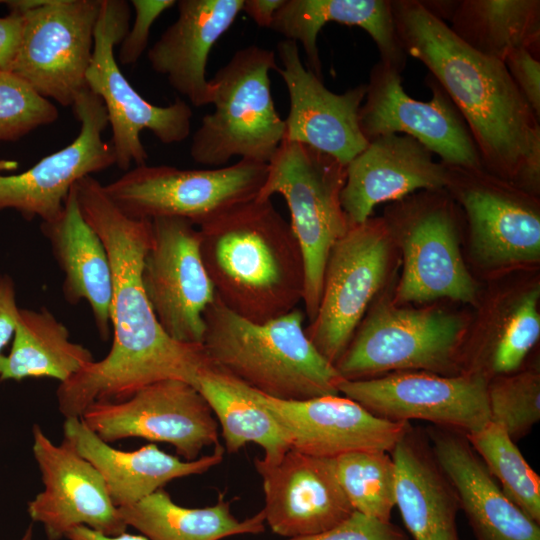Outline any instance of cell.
I'll use <instances>...</instances> for the list:
<instances>
[{
	"instance_id": "obj_16",
	"label": "cell",
	"mask_w": 540,
	"mask_h": 540,
	"mask_svg": "<svg viewBox=\"0 0 540 540\" xmlns=\"http://www.w3.org/2000/svg\"><path fill=\"white\" fill-rule=\"evenodd\" d=\"M72 108L80 122L77 137L24 172L0 174V210L14 209L27 220H52L79 180L115 165L111 142L103 138L109 123L100 98L86 89Z\"/></svg>"
},
{
	"instance_id": "obj_28",
	"label": "cell",
	"mask_w": 540,
	"mask_h": 540,
	"mask_svg": "<svg viewBox=\"0 0 540 540\" xmlns=\"http://www.w3.org/2000/svg\"><path fill=\"white\" fill-rule=\"evenodd\" d=\"M40 229L64 274L62 291L66 301H86L99 336L106 340L111 327V264L101 238L82 214L75 185L61 212L52 220L41 222Z\"/></svg>"
},
{
	"instance_id": "obj_13",
	"label": "cell",
	"mask_w": 540,
	"mask_h": 540,
	"mask_svg": "<svg viewBox=\"0 0 540 540\" xmlns=\"http://www.w3.org/2000/svg\"><path fill=\"white\" fill-rule=\"evenodd\" d=\"M151 228L141 273L147 299L171 338L202 345L204 315L216 292L202 259L199 229L168 217L151 220Z\"/></svg>"
},
{
	"instance_id": "obj_29",
	"label": "cell",
	"mask_w": 540,
	"mask_h": 540,
	"mask_svg": "<svg viewBox=\"0 0 540 540\" xmlns=\"http://www.w3.org/2000/svg\"><path fill=\"white\" fill-rule=\"evenodd\" d=\"M329 22L363 29L376 44L380 61L402 72L407 55L396 31L391 0H285L270 29L300 42L308 69L322 79L317 38Z\"/></svg>"
},
{
	"instance_id": "obj_27",
	"label": "cell",
	"mask_w": 540,
	"mask_h": 540,
	"mask_svg": "<svg viewBox=\"0 0 540 540\" xmlns=\"http://www.w3.org/2000/svg\"><path fill=\"white\" fill-rule=\"evenodd\" d=\"M390 455L395 466V506L413 539L459 540V499L426 432L410 426Z\"/></svg>"
},
{
	"instance_id": "obj_36",
	"label": "cell",
	"mask_w": 540,
	"mask_h": 540,
	"mask_svg": "<svg viewBox=\"0 0 540 540\" xmlns=\"http://www.w3.org/2000/svg\"><path fill=\"white\" fill-rule=\"evenodd\" d=\"M490 421L501 425L513 442L526 436L540 419V374L527 370L498 375L487 385Z\"/></svg>"
},
{
	"instance_id": "obj_2",
	"label": "cell",
	"mask_w": 540,
	"mask_h": 540,
	"mask_svg": "<svg viewBox=\"0 0 540 540\" xmlns=\"http://www.w3.org/2000/svg\"><path fill=\"white\" fill-rule=\"evenodd\" d=\"M406 55L422 62L463 118L491 174L535 195L540 185V124L505 64L461 41L418 0H392Z\"/></svg>"
},
{
	"instance_id": "obj_19",
	"label": "cell",
	"mask_w": 540,
	"mask_h": 540,
	"mask_svg": "<svg viewBox=\"0 0 540 540\" xmlns=\"http://www.w3.org/2000/svg\"><path fill=\"white\" fill-rule=\"evenodd\" d=\"M435 191L402 206L393 217L402 231L404 255L397 297L405 302L445 297L472 303L477 287L460 254L457 219L451 203L434 197Z\"/></svg>"
},
{
	"instance_id": "obj_7",
	"label": "cell",
	"mask_w": 540,
	"mask_h": 540,
	"mask_svg": "<svg viewBox=\"0 0 540 540\" xmlns=\"http://www.w3.org/2000/svg\"><path fill=\"white\" fill-rule=\"evenodd\" d=\"M267 168L268 163L245 159L219 168L190 170L146 163L124 172L104 185V190L131 218H182L199 227L257 197Z\"/></svg>"
},
{
	"instance_id": "obj_9",
	"label": "cell",
	"mask_w": 540,
	"mask_h": 540,
	"mask_svg": "<svg viewBox=\"0 0 540 540\" xmlns=\"http://www.w3.org/2000/svg\"><path fill=\"white\" fill-rule=\"evenodd\" d=\"M359 325L334 364L342 379L364 380L399 371L458 375L464 333L459 317L380 303Z\"/></svg>"
},
{
	"instance_id": "obj_41",
	"label": "cell",
	"mask_w": 540,
	"mask_h": 540,
	"mask_svg": "<svg viewBox=\"0 0 540 540\" xmlns=\"http://www.w3.org/2000/svg\"><path fill=\"white\" fill-rule=\"evenodd\" d=\"M520 93L540 118V61L528 49L511 51L503 62Z\"/></svg>"
},
{
	"instance_id": "obj_25",
	"label": "cell",
	"mask_w": 540,
	"mask_h": 540,
	"mask_svg": "<svg viewBox=\"0 0 540 540\" xmlns=\"http://www.w3.org/2000/svg\"><path fill=\"white\" fill-rule=\"evenodd\" d=\"M244 0H180L178 17L149 48L151 68L195 107L212 104L206 78L212 47L242 12Z\"/></svg>"
},
{
	"instance_id": "obj_45",
	"label": "cell",
	"mask_w": 540,
	"mask_h": 540,
	"mask_svg": "<svg viewBox=\"0 0 540 540\" xmlns=\"http://www.w3.org/2000/svg\"><path fill=\"white\" fill-rule=\"evenodd\" d=\"M65 538L67 540H149L143 535L122 533L116 536H107L85 526H78L70 530Z\"/></svg>"
},
{
	"instance_id": "obj_24",
	"label": "cell",
	"mask_w": 540,
	"mask_h": 540,
	"mask_svg": "<svg viewBox=\"0 0 540 540\" xmlns=\"http://www.w3.org/2000/svg\"><path fill=\"white\" fill-rule=\"evenodd\" d=\"M425 432L477 540H540L539 524L504 494L466 434L439 426Z\"/></svg>"
},
{
	"instance_id": "obj_23",
	"label": "cell",
	"mask_w": 540,
	"mask_h": 540,
	"mask_svg": "<svg viewBox=\"0 0 540 540\" xmlns=\"http://www.w3.org/2000/svg\"><path fill=\"white\" fill-rule=\"evenodd\" d=\"M447 183V165L435 161L420 142L407 135H381L346 165L341 206L350 226L359 225L380 203L403 200L419 189H445Z\"/></svg>"
},
{
	"instance_id": "obj_12",
	"label": "cell",
	"mask_w": 540,
	"mask_h": 540,
	"mask_svg": "<svg viewBox=\"0 0 540 540\" xmlns=\"http://www.w3.org/2000/svg\"><path fill=\"white\" fill-rule=\"evenodd\" d=\"M211 407L192 384L167 379L149 384L129 398L91 404L82 421L103 441L127 438L171 444L186 461L218 445V422Z\"/></svg>"
},
{
	"instance_id": "obj_5",
	"label": "cell",
	"mask_w": 540,
	"mask_h": 540,
	"mask_svg": "<svg viewBox=\"0 0 540 540\" xmlns=\"http://www.w3.org/2000/svg\"><path fill=\"white\" fill-rule=\"evenodd\" d=\"M277 68L274 51L254 44L219 68L209 80L215 109L192 136L189 153L196 163L219 168L235 156L260 163L272 159L285 135L269 76Z\"/></svg>"
},
{
	"instance_id": "obj_47",
	"label": "cell",
	"mask_w": 540,
	"mask_h": 540,
	"mask_svg": "<svg viewBox=\"0 0 540 540\" xmlns=\"http://www.w3.org/2000/svg\"><path fill=\"white\" fill-rule=\"evenodd\" d=\"M32 537H33V530H32V526L30 525L24 535L22 536V538L20 540H32Z\"/></svg>"
},
{
	"instance_id": "obj_33",
	"label": "cell",
	"mask_w": 540,
	"mask_h": 540,
	"mask_svg": "<svg viewBox=\"0 0 540 540\" xmlns=\"http://www.w3.org/2000/svg\"><path fill=\"white\" fill-rule=\"evenodd\" d=\"M118 511L127 527H134L149 540H220L261 533L265 523L262 510L239 521L223 496L213 506L187 508L176 504L163 488Z\"/></svg>"
},
{
	"instance_id": "obj_21",
	"label": "cell",
	"mask_w": 540,
	"mask_h": 540,
	"mask_svg": "<svg viewBox=\"0 0 540 540\" xmlns=\"http://www.w3.org/2000/svg\"><path fill=\"white\" fill-rule=\"evenodd\" d=\"M277 52L282 66L276 71L290 99L284 139L310 146L346 166L368 144L358 119L366 84L334 93L304 67L295 41H280Z\"/></svg>"
},
{
	"instance_id": "obj_8",
	"label": "cell",
	"mask_w": 540,
	"mask_h": 540,
	"mask_svg": "<svg viewBox=\"0 0 540 540\" xmlns=\"http://www.w3.org/2000/svg\"><path fill=\"white\" fill-rule=\"evenodd\" d=\"M126 1L101 0L94 46L86 73L88 89L103 102L111 127L115 165L124 172L146 164L148 153L141 132L151 131L164 144L183 142L191 132L193 111L183 100L156 106L144 99L121 72L114 54L129 29Z\"/></svg>"
},
{
	"instance_id": "obj_46",
	"label": "cell",
	"mask_w": 540,
	"mask_h": 540,
	"mask_svg": "<svg viewBox=\"0 0 540 540\" xmlns=\"http://www.w3.org/2000/svg\"><path fill=\"white\" fill-rule=\"evenodd\" d=\"M18 168V162L14 160L0 159V172L1 171H13Z\"/></svg>"
},
{
	"instance_id": "obj_20",
	"label": "cell",
	"mask_w": 540,
	"mask_h": 540,
	"mask_svg": "<svg viewBox=\"0 0 540 540\" xmlns=\"http://www.w3.org/2000/svg\"><path fill=\"white\" fill-rule=\"evenodd\" d=\"M262 479L265 522L286 538L329 530L348 519L354 509L336 472L335 458L288 449L275 463L255 458Z\"/></svg>"
},
{
	"instance_id": "obj_32",
	"label": "cell",
	"mask_w": 540,
	"mask_h": 540,
	"mask_svg": "<svg viewBox=\"0 0 540 540\" xmlns=\"http://www.w3.org/2000/svg\"><path fill=\"white\" fill-rule=\"evenodd\" d=\"M208 402L222 428L228 453H236L248 443L264 450L261 460L277 462L290 449L279 424L259 401L256 391L211 363L195 386Z\"/></svg>"
},
{
	"instance_id": "obj_31",
	"label": "cell",
	"mask_w": 540,
	"mask_h": 540,
	"mask_svg": "<svg viewBox=\"0 0 540 540\" xmlns=\"http://www.w3.org/2000/svg\"><path fill=\"white\" fill-rule=\"evenodd\" d=\"M94 360L47 308H19L11 350L0 356V382L52 378L64 383Z\"/></svg>"
},
{
	"instance_id": "obj_1",
	"label": "cell",
	"mask_w": 540,
	"mask_h": 540,
	"mask_svg": "<svg viewBox=\"0 0 540 540\" xmlns=\"http://www.w3.org/2000/svg\"><path fill=\"white\" fill-rule=\"evenodd\" d=\"M80 209L101 238L112 270L109 353L92 361L56 390L65 418H80L93 403L122 401L141 388L167 379L196 386L212 361L203 345L171 338L159 324L145 294L141 273L151 242V221L123 213L104 185L92 176L75 184Z\"/></svg>"
},
{
	"instance_id": "obj_14",
	"label": "cell",
	"mask_w": 540,
	"mask_h": 540,
	"mask_svg": "<svg viewBox=\"0 0 540 540\" xmlns=\"http://www.w3.org/2000/svg\"><path fill=\"white\" fill-rule=\"evenodd\" d=\"M487 385V377L479 372L447 376L399 371L364 380L343 379L338 390L377 417L424 420L469 434L490 421Z\"/></svg>"
},
{
	"instance_id": "obj_43",
	"label": "cell",
	"mask_w": 540,
	"mask_h": 540,
	"mask_svg": "<svg viewBox=\"0 0 540 540\" xmlns=\"http://www.w3.org/2000/svg\"><path fill=\"white\" fill-rule=\"evenodd\" d=\"M18 312L13 280L7 275L0 276V356L13 338Z\"/></svg>"
},
{
	"instance_id": "obj_44",
	"label": "cell",
	"mask_w": 540,
	"mask_h": 540,
	"mask_svg": "<svg viewBox=\"0 0 540 540\" xmlns=\"http://www.w3.org/2000/svg\"><path fill=\"white\" fill-rule=\"evenodd\" d=\"M285 0H244L242 11L259 27L270 28L277 10Z\"/></svg>"
},
{
	"instance_id": "obj_22",
	"label": "cell",
	"mask_w": 540,
	"mask_h": 540,
	"mask_svg": "<svg viewBox=\"0 0 540 540\" xmlns=\"http://www.w3.org/2000/svg\"><path fill=\"white\" fill-rule=\"evenodd\" d=\"M255 391L279 424L289 447L308 455L336 458L359 450L390 453L411 426L409 422L377 417L345 396L283 401Z\"/></svg>"
},
{
	"instance_id": "obj_18",
	"label": "cell",
	"mask_w": 540,
	"mask_h": 540,
	"mask_svg": "<svg viewBox=\"0 0 540 540\" xmlns=\"http://www.w3.org/2000/svg\"><path fill=\"white\" fill-rule=\"evenodd\" d=\"M32 434L44 488L28 502L27 512L43 525L47 538L60 540L78 526L107 536L126 532L99 471L66 443H53L38 424Z\"/></svg>"
},
{
	"instance_id": "obj_34",
	"label": "cell",
	"mask_w": 540,
	"mask_h": 540,
	"mask_svg": "<svg viewBox=\"0 0 540 540\" xmlns=\"http://www.w3.org/2000/svg\"><path fill=\"white\" fill-rule=\"evenodd\" d=\"M504 494L528 517L540 523V478L526 462L506 430L487 422L466 434Z\"/></svg>"
},
{
	"instance_id": "obj_37",
	"label": "cell",
	"mask_w": 540,
	"mask_h": 540,
	"mask_svg": "<svg viewBox=\"0 0 540 540\" xmlns=\"http://www.w3.org/2000/svg\"><path fill=\"white\" fill-rule=\"evenodd\" d=\"M58 117L50 100L14 74L0 72V141L17 140Z\"/></svg>"
},
{
	"instance_id": "obj_38",
	"label": "cell",
	"mask_w": 540,
	"mask_h": 540,
	"mask_svg": "<svg viewBox=\"0 0 540 540\" xmlns=\"http://www.w3.org/2000/svg\"><path fill=\"white\" fill-rule=\"evenodd\" d=\"M539 287L521 297L502 328L491 353L493 373L505 375L517 370L540 335Z\"/></svg>"
},
{
	"instance_id": "obj_3",
	"label": "cell",
	"mask_w": 540,
	"mask_h": 540,
	"mask_svg": "<svg viewBox=\"0 0 540 540\" xmlns=\"http://www.w3.org/2000/svg\"><path fill=\"white\" fill-rule=\"evenodd\" d=\"M198 229L216 297L230 311L264 323L303 300L302 252L290 223L271 199L240 203Z\"/></svg>"
},
{
	"instance_id": "obj_11",
	"label": "cell",
	"mask_w": 540,
	"mask_h": 540,
	"mask_svg": "<svg viewBox=\"0 0 540 540\" xmlns=\"http://www.w3.org/2000/svg\"><path fill=\"white\" fill-rule=\"evenodd\" d=\"M389 244L390 231L385 222L369 218L350 226L329 253L318 311L305 332L333 365L346 350L382 286Z\"/></svg>"
},
{
	"instance_id": "obj_15",
	"label": "cell",
	"mask_w": 540,
	"mask_h": 540,
	"mask_svg": "<svg viewBox=\"0 0 540 540\" xmlns=\"http://www.w3.org/2000/svg\"><path fill=\"white\" fill-rule=\"evenodd\" d=\"M429 101L410 97L401 72L381 61L370 71L366 95L359 109V126L367 141L386 134L404 133L424 145L448 166L484 168L477 147L460 113L429 75Z\"/></svg>"
},
{
	"instance_id": "obj_10",
	"label": "cell",
	"mask_w": 540,
	"mask_h": 540,
	"mask_svg": "<svg viewBox=\"0 0 540 540\" xmlns=\"http://www.w3.org/2000/svg\"><path fill=\"white\" fill-rule=\"evenodd\" d=\"M101 0H43L24 12L19 51L10 73L38 94L73 106L86 89Z\"/></svg>"
},
{
	"instance_id": "obj_42",
	"label": "cell",
	"mask_w": 540,
	"mask_h": 540,
	"mask_svg": "<svg viewBox=\"0 0 540 540\" xmlns=\"http://www.w3.org/2000/svg\"><path fill=\"white\" fill-rule=\"evenodd\" d=\"M25 16L23 13L10 11L0 17V72H10L19 51Z\"/></svg>"
},
{
	"instance_id": "obj_17",
	"label": "cell",
	"mask_w": 540,
	"mask_h": 540,
	"mask_svg": "<svg viewBox=\"0 0 540 540\" xmlns=\"http://www.w3.org/2000/svg\"><path fill=\"white\" fill-rule=\"evenodd\" d=\"M447 168L446 188L464 208L477 258L489 266L538 260L540 214L533 194L484 168Z\"/></svg>"
},
{
	"instance_id": "obj_40",
	"label": "cell",
	"mask_w": 540,
	"mask_h": 540,
	"mask_svg": "<svg viewBox=\"0 0 540 540\" xmlns=\"http://www.w3.org/2000/svg\"><path fill=\"white\" fill-rule=\"evenodd\" d=\"M175 0H132L135 11L133 25L128 29L120 45L118 59L121 64L136 63L148 46L153 23L167 9L176 4Z\"/></svg>"
},
{
	"instance_id": "obj_39",
	"label": "cell",
	"mask_w": 540,
	"mask_h": 540,
	"mask_svg": "<svg viewBox=\"0 0 540 540\" xmlns=\"http://www.w3.org/2000/svg\"><path fill=\"white\" fill-rule=\"evenodd\" d=\"M285 540H410L395 524L384 522L357 511L337 526L308 536Z\"/></svg>"
},
{
	"instance_id": "obj_30",
	"label": "cell",
	"mask_w": 540,
	"mask_h": 540,
	"mask_svg": "<svg viewBox=\"0 0 540 540\" xmlns=\"http://www.w3.org/2000/svg\"><path fill=\"white\" fill-rule=\"evenodd\" d=\"M476 52L504 62L519 48L539 58V0L422 1Z\"/></svg>"
},
{
	"instance_id": "obj_4",
	"label": "cell",
	"mask_w": 540,
	"mask_h": 540,
	"mask_svg": "<svg viewBox=\"0 0 540 540\" xmlns=\"http://www.w3.org/2000/svg\"><path fill=\"white\" fill-rule=\"evenodd\" d=\"M295 308L264 323L233 313L216 297L204 315L202 345L213 364L269 397L303 401L339 395L343 380L308 338Z\"/></svg>"
},
{
	"instance_id": "obj_35",
	"label": "cell",
	"mask_w": 540,
	"mask_h": 540,
	"mask_svg": "<svg viewBox=\"0 0 540 540\" xmlns=\"http://www.w3.org/2000/svg\"><path fill=\"white\" fill-rule=\"evenodd\" d=\"M339 483L354 511L390 522L395 466L389 452L359 450L335 458Z\"/></svg>"
},
{
	"instance_id": "obj_6",
	"label": "cell",
	"mask_w": 540,
	"mask_h": 540,
	"mask_svg": "<svg viewBox=\"0 0 540 540\" xmlns=\"http://www.w3.org/2000/svg\"><path fill=\"white\" fill-rule=\"evenodd\" d=\"M346 166L305 144L283 139L268 162L257 198L280 194L290 212V226L302 252L305 285L303 303L309 322L318 311L329 253L350 224L340 195Z\"/></svg>"
},
{
	"instance_id": "obj_26",
	"label": "cell",
	"mask_w": 540,
	"mask_h": 540,
	"mask_svg": "<svg viewBox=\"0 0 540 540\" xmlns=\"http://www.w3.org/2000/svg\"><path fill=\"white\" fill-rule=\"evenodd\" d=\"M63 434V442L99 471L117 508L137 503L172 480L205 473L223 460L220 444L212 454L192 461L165 453L155 444L133 451L118 450L76 417L65 418Z\"/></svg>"
}]
</instances>
